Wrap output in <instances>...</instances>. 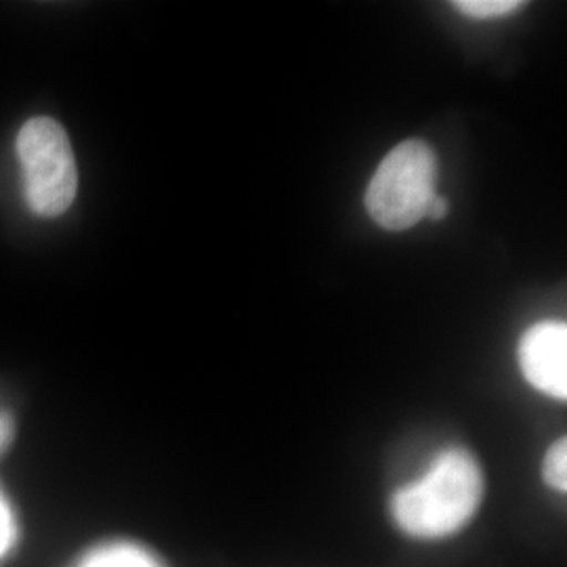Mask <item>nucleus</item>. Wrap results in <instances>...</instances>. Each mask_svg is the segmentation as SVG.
Segmentation results:
<instances>
[{
    "label": "nucleus",
    "mask_w": 567,
    "mask_h": 567,
    "mask_svg": "<svg viewBox=\"0 0 567 567\" xmlns=\"http://www.w3.org/2000/svg\"><path fill=\"white\" fill-rule=\"evenodd\" d=\"M545 482L553 489L566 494L567 492V440L561 437L553 446L548 447L545 463H543Z\"/></svg>",
    "instance_id": "7"
},
{
    "label": "nucleus",
    "mask_w": 567,
    "mask_h": 567,
    "mask_svg": "<svg viewBox=\"0 0 567 567\" xmlns=\"http://www.w3.org/2000/svg\"><path fill=\"white\" fill-rule=\"evenodd\" d=\"M440 163L433 147L419 140L395 145L365 189L370 219L386 231H405L426 217L429 204L437 196Z\"/></svg>",
    "instance_id": "2"
},
{
    "label": "nucleus",
    "mask_w": 567,
    "mask_h": 567,
    "mask_svg": "<svg viewBox=\"0 0 567 567\" xmlns=\"http://www.w3.org/2000/svg\"><path fill=\"white\" fill-rule=\"evenodd\" d=\"M82 567H156L154 561L137 548L107 547L93 553Z\"/></svg>",
    "instance_id": "5"
},
{
    "label": "nucleus",
    "mask_w": 567,
    "mask_h": 567,
    "mask_svg": "<svg viewBox=\"0 0 567 567\" xmlns=\"http://www.w3.org/2000/svg\"><path fill=\"white\" fill-rule=\"evenodd\" d=\"M519 365L527 383L555 400L567 398V326L538 322L519 341Z\"/></svg>",
    "instance_id": "4"
},
{
    "label": "nucleus",
    "mask_w": 567,
    "mask_h": 567,
    "mask_svg": "<svg viewBox=\"0 0 567 567\" xmlns=\"http://www.w3.org/2000/svg\"><path fill=\"white\" fill-rule=\"evenodd\" d=\"M447 210H450V204L446 198H442L440 194L433 198V203L429 204V210H426V219H433V221H442L446 219Z\"/></svg>",
    "instance_id": "10"
},
{
    "label": "nucleus",
    "mask_w": 567,
    "mask_h": 567,
    "mask_svg": "<svg viewBox=\"0 0 567 567\" xmlns=\"http://www.w3.org/2000/svg\"><path fill=\"white\" fill-rule=\"evenodd\" d=\"M16 435V423L9 412H0V454L9 447Z\"/></svg>",
    "instance_id": "9"
},
{
    "label": "nucleus",
    "mask_w": 567,
    "mask_h": 567,
    "mask_svg": "<svg viewBox=\"0 0 567 567\" xmlns=\"http://www.w3.org/2000/svg\"><path fill=\"white\" fill-rule=\"evenodd\" d=\"M16 147L32 213L44 219L63 215L79 192V168L65 128L49 116L30 118L21 126Z\"/></svg>",
    "instance_id": "3"
},
{
    "label": "nucleus",
    "mask_w": 567,
    "mask_h": 567,
    "mask_svg": "<svg viewBox=\"0 0 567 567\" xmlns=\"http://www.w3.org/2000/svg\"><path fill=\"white\" fill-rule=\"evenodd\" d=\"M484 496V473L471 452L450 447L425 475L391 501V517L404 534L419 540H437L463 529L477 513Z\"/></svg>",
    "instance_id": "1"
},
{
    "label": "nucleus",
    "mask_w": 567,
    "mask_h": 567,
    "mask_svg": "<svg viewBox=\"0 0 567 567\" xmlns=\"http://www.w3.org/2000/svg\"><path fill=\"white\" fill-rule=\"evenodd\" d=\"M454 7L473 20H494L517 13L524 2L522 0H458Z\"/></svg>",
    "instance_id": "6"
},
{
    "label": "nucleus",
    "mask_w": 567,
    "mask_h": 567,
    "mask_svg": "<svg viewBox=\"0 0 567 567\" xmlns=\"http://www.w3.org/2000/svg\"><path fill=\"white\" fill-rule=\"evenodd\" d=\"M13 538H16V532H13L11 511H9L7 503L0 496V557L13 545Z\"/></svg>",
    "instance_id": "8"
}]
</instances>
